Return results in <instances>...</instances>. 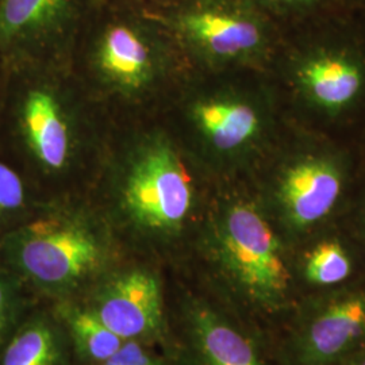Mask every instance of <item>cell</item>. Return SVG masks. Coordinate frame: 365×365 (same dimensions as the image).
<instances>
[{
  "mask_svg": "<svg viewBox=\"0 0 365 365\" xmlns=\"http://www.w3.org/2000/svg\"><path fill=\"white\" fill-rule=\"evenodd\" d=\"M218 184L155 115L113 123L87 195L128 255L176 268Z\"/></svg>",
  "mask_w": 365,
  "mask_h": 365,
  "instance_id": "obj_1",
  "label": "cell"
},
{
  "mask_svg": "<svg viewBox=\"0 0 365 365\" xmlns=\"http://www.w3.org/2000/svg\"><path fill=\"white\" fill-rule=\"evenodd\" d=\"M113 123L68 61L0 66V150L43 195L87 192Z\"/></svg>",
  "mask_w": 365,
  "mask_h": 365,
  "instance_id": "obj_2",
  "label": "cell"
},
{
  "mask_svg": "<svg viewBox=\"0 0 365 365\" xmlns=\"http://www.w3.org/2000/svg\"><path fill=\"white\" fill-rule=\"evenodd\" d=\"M248 327L276 345L300 299L292 248L247 180L220 182L180 267Z\"/></svg>",
  "mask_w": 365,
  "mask_h": 365,
  "instance_id": "obj_3",
  "label": "cell"
},
{
  "mask_svg": "<svg viewBox=\"0 0 365 365\" xmlns=\"http://www.w3.org/2000/svg\"><path fill=\"white\" fill-rule=\"evenodd\" d=\"M217 182L247 180L289 122L268 71H195L160 114Z\"/></svg>",
  "mask_w": 365,
  "mask_h": 365,
  "instance_id": "obj_4",
  "label": "cell"
},
{
  "mask_svg": "<svg viewBox=\"0 0 365 365\" xmlns=\"http://www.w3.org/2000/svg\"><path fill=\"white\" fill-rule=\"evenodd\" d=\"M68 64L113 122L160 115L192 69L153 14L106 0L78 31Z\"/></svg>",
  "mask_w": 365,
  "mask_h": 365,
  "instance_id": "obj_5",
  "label": "cell"
},
{
  "mask_svg": "<svg viewBox=\"0 0 365 365\" xmlns=\"http://www.w3.org/2000/svg\"><path fill=\"white\" fill-rule=\"evenodd\" d=\"M126 255L87 192L48 197L0 242V265L45 303L83 298Z\"/></svg>",
  "mask_w": 365,
  "mask_h": 365,
  "instance_id": "obj_6",
  "label": "cell"
},
{
  "mask_svg": "<svg viewBox=\"0 0 365 365\" xmlns=\"http://www.w3.org/2000/svg\"><path fill=\"white\" fill-rule=\"evenodd\" d=\"M360 167L354 145L339 134L289 119L248 179L262 209L292 248L341 221Z\"/></svg>",
  "mask_w": 365,
  "mask_h": 365,
  "instance_id": "obj_7",
  "label": "cell"
},
{
  "mask_svg": "<svg viewBox=\"0 0 365 365\" xmlns=\"http://www.w3.org/2000/svg\"><path fill=\"white\" fill-rule=\"evenodd\" d=\"M268 73L297 122L339 134L365 119V39L325 18L284 30Z\"/></svg>",
  "mask_w": 365,
  "mask_h": 365,
  "instance_id": "obj_8",
  "label": "cell"
},
{
  "mask_svg": "<svg viewBox=\"0 0 365 365\" xmlns=\"http://www.w3.org/2000/svg\"><path fill=\"white\" fill-rule=\"evenodd\" d=\"M195 71H268L284 30L241 0H176L152 10Z\"/></svg>",
  "mask_w": 365,
  "mask_h": 365,
  "instance_id": "obj_9",
  "label": "cell"
},
{
  "mask_svg": "<svg viewBox=\"0 0 365 365\" xmlns=\"http://www.w3.org/2000/svg\"><path fill=\"white\" fill-rule=\"evenodd\" d=\"M173 365H282L274 345L180 268L168 269Z\"/></svg>",
  "mask_w": 365,
  "mask_h": 365,
  "instance_id": "obj_10",
  "label": "cell"
},
{
  "mask_svg": "<svg viewBox=\"0 0 365 365\" xmlns=\"http://www.w3.org/2000/svg\"><path fill=\"white\" fill-rule=\"evenodd\" d=\"M168 267L126 255L78 299L123 341H168Z\"/></svg>",
  "mask_w": 365,
  "mask_h": 365,
  "instance_id": "obj_11",
  "label": "cell"
},
{
  "mask_svg": "<svg viewBox=\"0 0 365 365\" xmlns=\"http://www.w3.org/2000/svg\"><path fill=\"white\" fill-rule=\"evenodd\" d=\"M365 348V282L306 295L274 345L282 365H336Z\"/></svg>",
  "mask_w": 365,
  "mask_h": 365,
  "instance_id": "obj_12",
  "label": "cell"
},
{
  "mask_svg": "<svg viewBox=\"0 0 365 365\" xmlns=\"http://www.w3.org/2000/svg\"><path fill=\"white\" fill-rule=\"evenodd\" d=\"M101 0H0V66L68 61L78 31Z\"/></svg>",
  "mask_w": 365,
  "mask_h": 365,
  "instance_id": "obj_13",
  "label": "cell"
},
{
  "mask_svg": "<svg viewBox=\"0 0 365 365\" xmlns=\"http://www.w3.org/2000/svg\"><path fill=\"white\" fill-rule=\"evenodd\" d=\"M292 268L302 298L365 282V249L334 222L292 247Z\"/></svg>",
  "mask_w": 365,
  "mask_h": 365,
  "instance_id": "obj_14",
  "label": "cell"
},
{
  "mask_svg": "<svg viewBox=\"0 0 365 365\" xmlns=\"http://www.w3.org/2000/svg\"><path fill=\"white\" fill-rule=\"evenodd\" d=\"M0 365H78L49 303L39 302L0 352Z\"/></svg>",
  "mask_w": 365,
  "mask_h": 365,
  "instance_id": "obj_15",
  "label": "cell"
},
{
  "mask_svg": "<svg viewBox=\"0 0 365 365\" xmlns=\"http://www.w3.org/2000/svg\"><path fill=\"white\" fill-rule=\"evenodd\" d=\"M49 304L66 330L78 365H101L123 345L125 341L78 300H61Z\"/></svg>",
  "mask_w": 365,
  "mask_h": 365,
  "instance_id": "obj_16",
  "label": "cell"
},
{
  "mask_svg": "<svg viewBox=\"0 0 365 365\" xmlns=\"http://www.w3.org/2000/svg\"><path fill=\"white\" fill-rule=\"evenodd\" d=\"M46 199L26 173L0 150V242Z\"/></svg>",
  "mask_w": 365,
  "mask_h": 365,
  "instance_id": "obj_17",
  "label": "cell"
},
{
  "mask_svg": "<svg viewBox=\"0 0 365 365\" xmlns=\"http://www.w3.org/2000/svg\"><path fill=\"white\" fill-rule=\"evenodd\" d=\"M39 302L18 276L0 265V352Z\"/></svg>",
  "mask_w": 365,
  "mask_h": 365,
  "instance_id": "obj_18",
  "label": "cell"
},
{
  "mask_svg": "<svg viewBox=\"0 0 365 365\" xmlns=\"http://www.w3.org/2000/svg\"><path fill=\"white\" fill-rule=\"evenodd\" d=\"M265 14L283 30L329 16L341 0H241Z\"/></svg>",
  "mask_w": 365,
  "mask_h": 365,
  "instance_id": "obj_19",
  "label": "cell"
},
{
  "mask_svg": "<svg viewBox=\"0 0 365 365\" xmlns=\"http://www.w3.org/2000/svg\"><path fill=\"white\" fill-rule=\"evenodd\" d=\"M101 365H173V363L168 349L160 344L125 341L117 352Z\"/></svg>",
  "mask_w": 365,
  "mask_h": 365,
  "instance_id": "obj_20",
  "label": "cell"
},
{
  "mask_svg": "<svg viewBox=\"0 0 365 365\" xmlns=\"http://www.w3.org/2000/svg\"><path fill=\"white\" fill-rule=\"evenodd\" d=\"M341 222L365 249V161L361 158L352 194Z\"/></svg>",
  "mask_w": 365,
  "mask_h": 365,
  "instance_id": "obj_21",
  "label": "cell"
},
{
  "mask_svg": "<svg viewBox=\"0 0 365 365\" xmlns=\"http://www.w3.org/2000/svg\"><path fill=\"white\" fill-rule=\"evenodd\" d=\"M110 3H115V4H122V6H129V7H135V9H141L146 11H152L160 7H164L167 4H170L176 0H106Z\"/></svg>",
  "mask_w": 365,
  "mask_h": 365,
  "instance_id": "obj_22",
  "label": "cell"
},
{
  "mask_svg": "<svg viewBox=\"0 0 365 365\" xmlns=\"http://www.w3.org/2000/svg\"><path fill=\"white\" fill-rule=\"evenodd\" d=\"M336 365H365V348L354 353L352 356H349L348 359L339 361V364Z\"/></svg>",
  "mask_w": 365,
  "mask_h": 365,
  "instance_id": "obj_23",
  "label": "cell"
},
{
  "mask_svg": "<svg viewBox=\"0 0 365 365\" xmlns=\"http://www.w3.org/2000/svg\"><path fill=\"white\" fill-rule=\"evenodd\" d=\"M363 128H364V129H363V133H361V140H360V143L356 146V149H357V152H359L360 158L365 161V119L363 120Z\"/></svg>",
  "mask_w": 365,
  "mask_h": 365,
  "instance_id": "obj_24",
  "label": "cell"
},
{
  "mask_svg": "<svg viewBox=\"0 0 365 365\" xmlns=\"http://www.w3.org/2000/svg\"><path fill=\"white\" fill-rule=\"evenodd\" d=\"M342 1V6L344 4H353V6H359V7H364L365 9V0H341Z\"/></svg>",
  "mask_w": 365,
  "mask_h": 365,
  "instance_id": "obj_25",
  "label": "cell"
}]
</instances>
